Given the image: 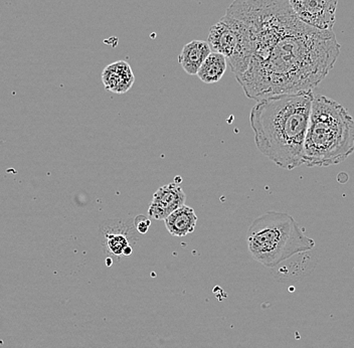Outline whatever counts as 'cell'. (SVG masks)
I'll list each match as a JSON object with an SVG mask.
<instances>
[{"instance_id":"cell-1","label":"cell","mask_w":354,"mask_h":348,"mask_svg":"<svg viewBox=\"0 0 354 348\" xmlns=\"http://www.w3.org/2000/svg\"><path fill=\"white\" fill-rule=\"evenodd\" d=\"M227 12L243 22L251 41L249 66L236 77L248 98L312 91L335 65V33L301 21L288 0H236Z\"/></svg>"},{"instance_id":"cell-4","label":"cell","mask_w":354,"mask_h":348,"mask_svg":"<svg viewBox=\"0 0 354 348\" xmlns=\"http://www.w3.org/2000/svg\"><path fill=\"white\" fill-rule=\"evenodd\" d=\"M247 243L254 260L267 268H275L315 246L293 217L278 212H268L254 219L248 232Z\"/></svg>"},{"instance_id":"cell-3","label":"cell","mask_w":354,"mask_h":348,"mask_svg":"<svg viewBox=\"0 0 354 348\" xmlns=\"http://www.w3.org/2000/svg\"><path fill=\"white\" fill-rule=\"evenodd\" d=\"M354 152V119L338 102L314 97L305 138L303 164L328 167L346 161Z\"/></svg>"},{"instance_id":"cell-7","label":"cell","mask_w":354,"mask_h":348,"mask_svg":"<svg viewBox=\"0 0 354 348\" xmlns=\"http://www.w3.org/2000/svg\"><path fill=\"white\" fill-rule=\"evenodd\" d=\"M296 17L307 26L332 30L335 24L338 0H288Z\"/></svg>"},{"instance_id":"cell-9","label":"cell","mask_w":354,"mask_h":348,"mask_svg":"<svg viewBox=\"0 0 354 348\" xmlns=\"http://www.w3.org/2000/svg\"><path fill=\"white\" fill-rule=\"evenodd\" d=\"M102 82L106 90L115 94H125L134 84V73L127 62H115L104 68Z\"/></svg>"},{"instance_id":"cell-10","label":"cell","mask_w":354,"mask_h":348,"mask_svg":"<svg viewBox=\"0 0 354 348\" xmlns=\"http://www.w3.org/2000/svg\"><path fill=\"white\" fill-rule=\"evenodd\" d=\"M212 51L207 42L192 41L183 46L178 55L179 65L190 76H196L199 68L203 65Z\"/></svg>"},{"instance_id":"cell-13","label":"cell","mask_w":354,"mask_h":348,"mask_svg":"<svg viewBox=\"0 0 354 348\" xmlns=\"http://www.w3.org/2000/svg\"><path fill=\"white\" fill-rule=\"evenodd\" d=\"M134 226L135 229H136L139 234L144 235L149 230L151 221H149V219L146 218V217L137 216L134 219Z\"/></svg>"},{"instance_id":"cell-12","label":"cell","mask_w":354,"mask_h":348,"mask_svg":"<svg viewBox=\"0 0 354 348\" xmlns=\"http://www.w3.org/2000/svg\"><path fill=\"white\" fill-rule=\"evenodd\" d=\"M227 68L225 55L212 52L199 68L196 76L205 84H214L221 81Z\"/></svg>"},{"instance_id":"cell-6","label":"cell","mask_w":354,"mask_h":348,"mask_svg":"<svg viewBox=\"0 0 354 348\" xmlns=\"http://www.w3.org/2000/svg\"><path fill=\"white\" fill-rule=\"evenodd\" d=\"M102 247L109 256L121 258L130 256L133 253L132 245L138 241L139 232L135 229L134 219H111L102 223Z\"/></svg>"},{"instance_id":"cell-8","label":"cell","mask_w":354,"mask_h":348,"mask_svg":"<svg viewBox=\"0 0 354 348\" xmlns=\"http://www.w3.org/2000/svg\"><path fill=\"white\" fill-rule=\"evenodd\" d=\"M185 192L180 186L172 183L155 192L148 208V214L156 221H165L177 208L185 205Z\"/></svg>"},{"instance_id":"cell-11","label":"cell","mask_w":354,"mask_h":348,"mask_svg":"<svg viewBox=\"0 0 354 348\" xmlns=\"http://www.w3.org/2000/svg\"><path fill=\"white\" fill-rule=\"evenodd\" d=\"M198 216L194 208L183 205L165 219L166 229L171 236L183 238L196 230Z\"/></svg>"},{"instance_id":"cell-5","label":"cell","mask_w":354,"mask_h":348,"mask_svg":"<svg viewBox=\"0 0 354 348\" xmlns=\"http://www.w3.org/2000/svg\"><path fill=\"white\" fill-rule=\"evenodd\" d=\"M207 43L212 52L225 55L236 77L247 71L252 57L249 33L242 21L225 12L210 28Z\"/></svg>"},{"instance_id":"cell-2","label":"cell","mask_w":354,"mask_h":348,"mask_svg":"<svg viewBox=\"0 0 354 348\" xmlns=\"http://www.w3.org/2000/svg\"><path fill=\"white\" fill-rule=\"evenodd\" d=\"M313 91L257 101L250 114L254 142L263 155L283 170L303 164Z\"/></svg>"},{"instance_id":"cell-14","label":"cell","mask_w":354,"mask_h":348,"mask_svg":"<svg viewBox=\"0 0 354 348\" xmlns=\"http://www.w3.org/2000/svg\"><path fill=\"white\" fill-rule=\"evenodd\" d=\"M234 1H236V0H234Z\"/></svg>"}]
</instances>
